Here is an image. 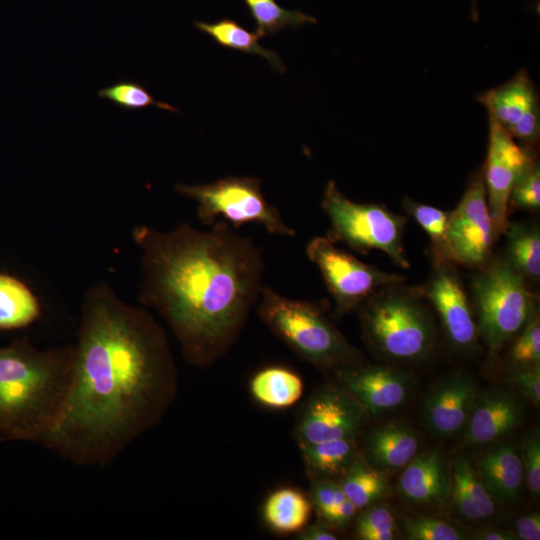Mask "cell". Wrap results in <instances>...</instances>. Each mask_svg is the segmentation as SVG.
<instances>
[{"instance_id":"obj_33","label":"cell","mask_w":540,"mask_h":540,"mask_svg":"<svg viewBox=\"0 0 540 540\" xmlns=\"http://www.w3.org/2000/svg\"><path fill=\"white\" fill-rule=\"evenodd\" d=\"M404 531L411 540H460L465 534L457 526L440 518L415 516L404 520Z\"/></svg>"},{"instance_id":"obj_27","label":"cell","mask_w":540,"mask_h":540,"mask_svg":"<svg viewBox=\"0 0 540 540\" xmlns=\"http://www.w3.org/2000/svg\"><path fill=\"white\" fill-rule=\"evenodd\" d=\"M194 26L209 35L218 45L265 58L277 72H285L286 67L280 56L262 47L256 32H249L233 19L224 18L214 23L194 22Z\"/></svg>"},{"instance_id":"obj_31","label":"cell","mask_w":540,"mask_h":540,"mask_svg":"<svg viewBox=\"0 0 540 540\" xmlns=\"http://www.w3.org/2000/svg\"><path fill=\"white\" fill-rule=\"evenodd\" d=\"M98 96L116 106L136 111L150 106L178 113L179 109L169 103L157 101L140 83L135 81H119L98 91Z\"/></svg>"},{"instance_id":"obj_18","label":"cell","mask_w":540,"mask_h":540,"mask_svg":"<svg viewBox=\"0 0 540 540\" xmlns=\"http://www.w3.org/2000/svg\"><path fill=\"white\" fill-rule=\"evenodd\" d=\"M451 469L438 450L417 454L398 481L402 497L418 505L441 504L450 495Z\"/></svg>"},{"instance_id":"obj_13","label":"cell","mask_w":540,"mask_h":540,"mask_svg":"<svg viewBox=\"0 0 540 540\" xmlns=\"http://www.w3.org/2000/svg\"><path fill=\"white\" fill-rule=\"evenodd\" d=\"M364 411L346 391L334 387L319 390L306 403L297 421L295 438L299 447L356 438L364 424Z\"/></svg>"},{"instance_id":"obj_16","label":"cell","mask_w":540,"mask_h":540,"mask_svg":"<svg viewBox=\"0 0 540 540\" xmlns=\"http://www.w3.org/2000/svg\"><path fill=\"white\" fill-rule=\"evenodd\" d=\"M523 420L524 406L510 390L495 387L477 392L465 426L464 442L493 443L521 426Z\"/></svg>"},{"instance_id":"obj_8","label":"cell","mask_w":540,"mask_h":540,"mask_svg":"<svg viewBox=\"0 0 540 540\" xmlns=\"http://www.w3.org/2000/svg\"><path fill=\"white\" fill-rule=\"evenodd\" d=\"M175 192L197 202V216L206 226L221 217L235 230L256 223L273 235H296V230L285 223L279 210L266 200L261 180L256 177L228 176L204 185L179 183Z\"/></svg>"},{"instance_id":"obj_6","label":"cell","mask_w":540,"mask_h":540,"mask_svg":"<svg viewBox=\"0 0 540 540\" xmlns=\"http://www.w3.org/2000/svg\"><path fill=\"white\" fill-rule=\"evenodd\" d=\"M527 283L501 257L471 277L478 334L491 350H500L537 314L536 296Z\"/></svg>"},{"instance_id":"obj_32","label":"cell","mask_w":540,"mask_h":540,"mask_svg":"<svg viewBox=\"0 0 540 540\" xmlns=\"http://www.w3.org/2000/svg\"><path fill=\"white\" fill-rule=\"evenodd\" d=\"M510 361L518 369L540 366V322L538 313L514 337Z\"/></svg>"},{"instance_id":"obj_29","label":"cell","mask_w":540,"mask_h":540,"mask_svg":"<svg viewBox=\"0 0 540 540\" xmlns=\"http://www.w3.org/2000/svg\"><path fill=\"white\" fill-rule=\"evenodd\" d=\"M402 206L405 212L411 216L428 235L431 241L432 262H454L447 240L450 212L417 202L408 197L402 200Z\"/></svg>"},{"instance_id":"obj_26","label":"cell","mask_w":540,"mask_h":540,"mask_svg":"<svg viewBox=\"0 0 540 540\" xmlns=\"http://www.w3.org/2000/svg\"><path fill=\"white\" fill-rule=\"evenodd\" d=\"M40 313L38 299L21 280L0 274V329L28 326Z\"/></svg>"},{"instance_id":"obj_22","label":"cell","mask_w":540,"mask_h":540,"mask_svg":"<svg viewBox=\"0 0 540 540\" xmlns=\"http://www.w3.org/2000/svg\"><path fill=\"white\" fill-rule=\"evenodd\" d=\"M502 234L506 244L501 257L527 282L540 277V229L536 222L508 221Z\"/></svg>"},{"instance_id":"obj_43","label":"cell","mask_w":540,"mask_h":540,"mask_svg":"<svg viewBox=\"0 0 540 540\" xmlns=\"http://www.w3.org/2000/svg\"><path fill=\"white\" fill-rule=\"evenodd\" d=\"M395 538V530L373 531L363 535L362 540H392Z\"/></svg>"},{"instance_id":"obj_41","label":"cell","mask_w":540,"mask_h":540,"mask_svg":"<svg viewBox=\"0 0 540 540\" xmlns=\"http://www.w3.org/2000/svg\"><path fill=\"white\" fill-rule=\"evenodd\" d=\"M298 539L301 540H336L337 536L322 523L305 526L300 530Z\"/></svg>"},{"instance_id":"obj_42","label":"cell","mask_w":540,"mask_h":540,"mask_svg":"<svg viewBox=\"0 0 540 540\" xmlns=\"http://www.w3.org/2000/svg\"><path fill=\"white\" fill-rule=\"evenodd\" d=\"M475 539L479 540H514L515 534L500 529H485L475 534Z\"/></svg>"},{"instance_id":"obj_15","label":"cell","mask_w":540,"mask_h":540,"mask_svg":"<svg viewBox=\"0 0 540 540\" xmlns=\"http://www.w3.org/2000/svg\"><path fill=\"white\" fill-rule=\"evenodd\" d=\"M346 390L362 408L377 415L402 405L411 390V381L402 371L358 361L339 368Z\"/></svg>"},{"instance_id":"obj_19","label":"cell","mask_w":540,"mask_h":540,"mask_svg":"<svg viewBox=\"0 0 540 540\" xmlns=\"http://www.w3.org/2000/svg\"><path fill=\"white\" fill-rule=\"evenodd\" d=\"M419 439L413 429L400 421L385 423L367 436L364 459L379 470L405 467L417 454Z\"/></svg>"},{"instance_id":"obj_17","label":"cell","mask_w":540,"mask_h":540,"mask_svg":"<svg viewBox=\"0 0 540 540\" xmlns=\"http://www.w3.org/2000/svg\"><path fill=\"white\" fill-rule=\"evenodd\" d=\"M474 379L453 374L434 386L425 399L423 416L428 428L439 436H453L465 428L477 394Z\"/></svg>"},{"instance_id":"obj_4","label":"cell","mask_w":540,"mask_h":540,"mask_svg":"<svg viewBox=\"0 0 540 540\" xmlns=\"http://www.w3.org/2000/svg\"><path fill=\"white\" fill-rule=\"evenodd\" d=\"M362 332L380 356L398 362L426 358L435 343V324L423 289L385 286L358 308Z\"/></svg>"},{"instance_id":"obj_40","label":"cell","mask_w":540,"mask_h":540,"mask_svg":"<svg viewBox=\"0 0 540 540\" xmlns=\"http://www.w3.org/2000/svg\"><path fill=\"white\" fill-rule=\"evenodd\" d=\"M515 526L518 538L522 540L540 539V515L538 512L519 517Z\"/></svg>"},{"instance_id":"obj_36","label":"cell","mask_w":540,"mask_h":540,"mask_svg":"<svg viewBox=\"0 0 540 540\" xmlns=\"http://www.w3.org/2000/svg\"><path fill=\"white\" fill-rule=\"evenodd\" d=\"M395 529L394 517L385 506L373 505L357 518L356 533L358 538L373 531Z\"/></svg>"},{"instance_id":"obj_30","label":"cell","mask_w":540,"mask_h":540,"mask_svg":"<svg viewBox=\"0 0 540 540\" xmlns=\"http://www.w3.org/2000/svg\"><path fill=\"white\" fill-rule=\"evenodd\" d=\"M255 21L260 38L273 35L286 27L299 28L304 24L316 23L315 17L299 10H288L275 0H244Z\"/></svg>"},{"instance_id":"obj_1","label":"cell","mask_w":540,"mask_h":540,"mask_svg":"<svg viewBox=\"0 0 540 540\" xmlns=\"http://www.w3.org/2000/svg\"><path fill=\"white\" fill-rule=\"evenodd\" d=\"M176 392L163 328L97 282L82 303L66 405L44 447L78 466L106 464L158 423Z\"/></svg>"},{"instance_id":"obj_14","label":"cell","mask_w":540,"mask_h":540,"mask_svg":"<svg viewBox=\"0 0 540 540\" xmlns=\"http://www.w3.org/2000/svg\"><path fill=\"white\" fill-rule=\"evenodd\" d=\"M500 126L519 143L535 148L540 135V106L535 84L525 69L477 97Z\"/></svg>"},{"instance_id":"obj_28","label":"cell","mask_w":540,"mask_h":540,"mask_svg":"<svg viewBox=\"0 0 540 540\" xmlns=\"http://www.w3.org/2000/svg\"><path fill=\"white\" fill-rule=\"evenodd\" d=\"M357 456L342 475L340 485L346 498L363 509L387 497L390 487L382 470Z\"/></svg>"},{"instance_id":"obj_35","label":"cell","mask_w":540,"mask_h":540,"mask_svg":"<svg viewBox=\"0 0 540 540\" xmlns=\"http://www.w3.org/2000/svg\"><path fill=\"white\" fill-rule=\"evenodd\" d=\"M522 463L526 484L533 496L540 493V438L538 432L526 436Z\"/></svg>"},{"instance_id":"obj_24","label":"cell","mask_w":540,"mask_h":540,"mask_svg":"<svg viewBox=\"0 0 540 540\" xmlns=\"http://www.w3.org/2000/svg\"><path fill=\"white\" fill-rule=\"evenodd\" d=\"M312 503L300 490L283 487L266 498L262 516L269 528L277 533H294L304 528L311 516Z\"/></svg>"},{"instance_id":"obj_21","label":"cell","mask_w":540,"mask_h":540,"mask_svg":"<svg viewBox=\"0 0 540 540\" xmlns=\"http://www.w3.org/2000/svg\"><path fill=\"white\" fill-rule=\"evenodd\" d=\"M449 496L455 510L470 521L489 518L496 512L493 497L485 488L470 460L464 456L457 457L453 461Z\"/></svg>"},{"instance_id":"obj_20","label":"cell","mask_w":540,"mask_h":540,"mask_svg":"<svg viewBox=\"0 0 540 540\" xmlns=\"http://www.w3.org/2000/svg\"><path fill=\"white\" fill-rule=\"evenodd\" d=\"M477 473L493 498L502 502L518 499L524 481L522 458L513 444H501L485 453Z\"/></svg>"},{"instance_id":"obj_10","label":"cell","mask_w":540,"mask_h":540,"mask_svg":"<svg viewBox=\"0 0 540 540\" xmlns=\"http://www.w3.org/2000/svg\"><path fill=\"white\" fill-rule=\"evenodd\" d=\"M499 236L480 169L473 173L458 205L450 211L447 240L453 261L475 271L482 269L494 257Z\"/></svg>"},{"instance_id":"obj_2","label":"cell","mask_w":540,"mask_h":540,"mask_svg":"<svg viewBox=\"0 0 540 540\" xmlns=\"http://www.w3.org/2000/svg\"><path fill=\"white\" fill-rule=\"evenodd\" d=\"M201 231L134 228L142 251L141 303L154 308L177 338L185 360L208 367L237 340L257 304L264 254L252 238L215 221Z\"/></svg>"},{"instance_id":"obj_12","label":"cell","mask_w":540,"mask_h":540,"mask_svg":"<svg viewBox=\"0 0 540 540\" xmlns=\"http://www.w3.org/2000/svg\"><path fill=\"white\" fill-rule=\"evenodd\" d=\"M452 261L433 262L423 292L434 308L450 344L458 351L471 352L478 344L473 309L461 277Z\"/></svg>"},{"instance_id":"obj_34","label":"cell","mask_w":540,"mask_h":540,"mask_svg":"<svg viewBox=\"0 0 540 540\" xmlns=\"http://www.w3.org/2000/svg\"><path fill=\"white\" fill-rule=\"evenodd\" d=\"M540 208V168L536 160L514 184L508 201L509 213L512 209L535 212Z\"/></svg>"},{"instance_id":"obj_39","label":"cell","mask_w":540,"mask_h":540,"mask_svg":"<svg viewBox=\"0 0 540 540\" xmlns=\"http://www.w3.org/2000/svg\"><path fill=\"white\" fill-rule=\"evenodd\" d=\"M357 510L356 506L346 499L335 507L324 511L320 516L329 524L344 526L352 520Z\"/></svg>"},{"instance_id":"obj_7","label":"cell","mask_w":540,"mask_h":540,"mask_svg":"<svg viewBox=\"0 0 540 540\" xmlns=\"http://www.w3.org/2000/svg\"><path fill=\"white\" fill-rule=\"evenodd\" d=\"M321 207L329 219L327 237L361 254L384 252L395 264L409 268L403 244L406 218L377 203H358L342 194L335 181L324 189Z\"/></svg>"},{"instance_id":"obj_5","label":"cell","mask_w":540,"mask_h":540,"mask_svg":"<svg viewBox=\"0 0 540 540\" xmlns=\"http://www.w3.org/2000/svg\"><path fill=\"white\" fill-rule=\"evenodd\" d=\"M257 313L268 329L302 359L320 368L358 361L352 347L317 302L291 299L263 285Z\"/></svg>"},{"instance_id":"obj_25","label":"cell","mask_w":540,"mask_h":540,"mask_svg":"<svg viewBox=\"0 0 540 540\" xmlns=\"http://www.w3.org/2000/svg\"><path fill=\"white\" fill-rule=\"evenodd\" d=\"M300 449L307 470L315 479L342 476L357 456L354 437L322 441Z\"/></svg>"},{"instance_id":"obj_9","label":"cell","mask_w":540,"mask_h":540,"mask_svg":"<svg viewBox=\"0 0 540 540\" xmlns=\"http://www.w3.org/2000/svg\"><path fill=\"white\" fill-rule=\"evenodd\" d=\"M306 255L319 269L335 302L337 316L357 310L379 289L406 281L403 275L384 272L360 261L327 236L313 237L306 245Z\"/></svg>"},{"instance_id":"obj_44","label":"cell","mask_w":540,"mask_h":540,"mask_svg":"<svg viewBox=\"0 0 540 540\" xmlns=\"http://www.w3.org/2000/svg\"><path fill=\"white\" fill-rule=\"evenodd\" d=\"M472 4H471V16H472V19L474 21H477L478 20V17H479V12H478V8H477V0H471Z\"/></svg>"},{"instance_id":"obj_37","label":"cell","mask_w":540,"mask_h":540,"mask_svg":"<svg viewBox=\"0 0 540 540\" xmlns=\"http://www.w3.org/2000/svg\"><path fill=\"white\" fill-rule=\"evenodd\" d=\"M312 504L319 514L346 500L340 485L331 479H315L312 484Z\"/></svg>"},{"instance_id":"obj_11","label":"cell","mask_w":540,"mask_h":540,"mask_svg":"<svg viewBox=\"0 0 540 540\" xmlns=\"http://www.w3.org/2000/svg\"><path fill=\"white\" fill-rule=\"evenodd\" d=\"M488 119V147L482 175L490 214L501 235L508 222L511 190L537 159L535 148L516 141L493 117L488 115Z\"/></svg>"},{"instance_id":"obj_3","label":"cell","mask_w":540,"mask_h":540,"mask_svg":"<svg viewBox=\"0 0 540 540\" xmlns=\"http://www.w3.org/2000/svg\"><path fill=\"white\" fill-rule=\"evenodd\" d=\"M75 345L39 350L27 338L0 348V438L45 446L69 395Z\"/></svg>"},{"instance_id":"obj_38","label":"cell","mask_w":540,"mask_h":540,"mask_svg":"<svg viewBox=\"0 0 540 540\" xmlns=\"http://www.w3.org/2000/svg\"><path fill=\"white\" fill-rule=\"evenodd\" d=\"M512 384L533 405L540 403V366L518 369L511 377Z\"/></svg>"},{"instance_id":"obj_23","label":"cell","mask_w":540,"mask_h":540,"mask_svg":"<svg viewBox=\"0 0 540 540\" xmlns=\"http://www.w3.org/2000/svg\"><path fill=\"white\" fill-rule=\"evenodd\" d=\"M249 390L260 405L270 409H285L301 398L304 384L300 375L290 368L272 365L252 376Z\"/></svg>"}]
</instances>
